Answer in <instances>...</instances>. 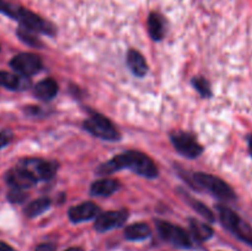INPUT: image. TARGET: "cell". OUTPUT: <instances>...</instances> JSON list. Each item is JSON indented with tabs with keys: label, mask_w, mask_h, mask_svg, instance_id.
Masks as SVG:
<instances>
[{
	"label": "cell",
	"mask_w": 252,
	"mask_h": 251,
	"mask_svg": "<svg viewBox=\"0 0 252 251\" xmlns=\"http://www.w3.org/2000/svg\"><path fill=\"white\" fill-rule=\"evenodd\" d=\"M192 85H193V88L201 94L202 97H211L212 96L211 85H209L207 79L201 78V76H196V78L192 79Z\"/></svg>",
	"instance_id": "cell-23"
},
{
	"label": "cell",
	"mask_w": 252,
	"mask_h": 251,
	"mask_svg": "<svg viewBox=\"0 0 252 251\" xmlns=\"http://www.w3.org/2000/svg\"><path fill=\"white\" fill-rule=\"evenodd\" d=\"M155 224H157V229L162 240L167 241L176 248H192L191 236L181 226L174 225V224L165 220H155Z\"/></svg>",
	"instance_id": "cell-5"
},
{
	"label": "cell",
	"mask_w": 252,
	"mask_h": 251,
	"mask_svg": "<svg viewBox=\"0 0 252 251\" xmlns=\"http://www.w3.org/2000/svg\"><path fill=\"white\" fill-rule=\"evenodd\" d=\"M12 137H14V134H12V132L10 129L1 130V132H0V149L6 147V145L12 140Z\"/></svg>",
	"instance_id": "cell-26"
},
{
	"label": "cell",
	"mask_w": 252,
	"mask_h": 251,
	"mask_svg": "<svg viewBox=\"0 0 252 251\" xmlns=\"http://www.w3.org/2000/svg\"><path fill=\"white\" fill-rule=\"evenodd\" d=\"M0 251H15V250L11 248V246L7 245L6 243H4V241H0Z\"/></svg>",
	"instance_id": "cell-28"
},
{
	"label": "cell",
	"mask_w": 252,
	"mask_h": 251,
	"mask_svg": "<svg viewBox=\"0 0 252 251\" xmlns=\"http://www.w3.org/2000/svg\"><path fill=\"white\" fill-rule=\"evenodd\" d=\"M148 31L154 41L162 39L165 33V21L158 12H152L148 17Z\"/></svg>",
	"instance_id": "cell-16"
},
{
	"label": "cell",
	"mask_w": 252,
	"mask_h": 251,
	"mask_svg": "<svg viewBox=\"0 0 252 251\" xmlns=\"http://www.w3.org/2000/svg\"><path fill=\"white\" fill-rule=\"evenodd\" d=\"M193 180L199 187L204 188L221 201H233L236 198L234 189L219 177L207 172H194Z\"/></svg>",
	"instance_id": "cell-3"
},
{
	"label": "cell",
	"mask_w": 252,
	"mask_h": 251,
	"mask_svg": "<svg viewBox=\"0 0 252 251\" xmlns=\"http://www.w3.org/2000/svg\"><path fill=\"white\" fill-rule=\"evenodd\" d=\"M21 166L26 167L38 180H49L56 175L58 164L42 159H26L21 162Z\"/></svg>",
	"instance_id": "cell-11"
},
{
	"label": "cell",
	"mask_w": 252,
	"mask_h": 251,
	"mask_svg": "<svg viewBox=\"0 0 252 251\" xmlns=\"http://www.w3.org/2000/svg\"><path fill=\"white\" fill-rule=\"evenodd\" d=\"M84 128L89 133H91L95 137L101 138V139L110 140V142L121 139L120 132L116 129L112 122L100 113H91L90 117L84 122Z\"/></svg>",
	"instance_id": "cell-4"
},
{
	"label": "cell",
	"mask_w": 252,
	"mask_h": 251,
	"mask_svg": "<svg viewBox=\"0 0 252 251\" xmlns=\"http://www.w3.org/2000/svg\"><path fill=\"white\" fill-rule=\"evenodd\" d=\"M150 234H152V229L145 223H134L125 229L126 239L130 241L144 240L148 236H150Z\"/></svg>",
	"instance_id": "cell-17"
},
{
	"label": "cell",
	"mask_w": 252,
	"mask_h": 251,
	"mask_svg": "<svg viewBox=\"0 0 252 251\" xmlns=\"http://www.w3.org/2000/svg\"><path fill=\"white\" fill-rule=\"evenodd\" d=\"M5 181H6L7 185H10L12 188L25 189L34 186V185L37 184V181H38V179H37L30 170H27L26 167L19 165V166L9 170V171L5 174Z\"/></svg>",
	"instance_id": "cell-9"
},
{
	"label": "cell",
	"mask_w": 252,
	"mask_h": 251,
	"mask_svg": "<svg viewBox=\"0 0 252 251\" xmlns=\"http://www.w3.org/2000/svg\"><path fill=\"white\" fill-rule=\"evenodd\" d=\"M16 20L20 22V26L34 32V33H43L48 34V36L56 34V27L51 22L46 21L37 14L24 9V7H20Z\"/></svg>",
	"instance_id": "cell-6"
},
{
	"label": "cell",
	"mask_w": 252,
	"mask_h": 251,
	"mask_svg": "<svg viewBox=\"0 0 252 251\" xmlns=\"http://www.w3.org/2000/svg\"><path fill=\"white\" fill-rule=\"evenodd\" d=\"M100 213V208L94 202H84L79 206H74L69 209L68 216L73 223H81V221L90 220L95 218Z\"/></svg>",
	"instance_id": "cell-12"
},
{
	"label": "cell",
	"mask_w": 252,
	"mask_h": 251,
	"mask_svg": "<svg viewBox=\"0 0 252 251\" xmlns=\"http://www.w3.org/2000/svg\"><path fill=\"white\" fill-rule=\"evenodd\" d=\"M120 188V182L115 179H101L93 182L90 193L93 196H111Z\"/></svg>",
	"instance_id": "cell-15"
},
{
	"label": "cell",
	"mask_w": 252,
	"mask_h": 251,
	"mask_svg": "<svg viewBox=\"0 0 252 251\" xmlns=\"http://www.w3.org/2000/svg\"><path fill=\"white\" fill-rule=\"evenodd\" d=\"M122 169H129L139 176L148 177V179H154L159 174L155 162L147 154L137 150H128L122 154L116 155L115 157L103 162L98 167L97 174L110 175Z\"/></svg>",
	"instance_id": "cell-1"
},
{
	"label": "cell",
	"mask_w": 252,
	"mask_h": 251,
	"mask_svg": "<svg viewBox=\"0 0 252 251\" xmlns=\"http://www.w3.org/2000/svg\"><path fill=\"white\" fill-rule=\"evenodd\" d=\"M56 250H57V248L54 244L43 243V244H39L34 251H56Z\"/></svg>",
	"instance_id": "cell-27"
},
{
	"label": "cell",
	"mask_w": 252,
	"mask_h": 251,
	"mask_svg": "<svg viewBox=\"0 0 252 251\" xmlns=\"http://www.w3.org/2000/svg\"><path fill=\"white\" fill-rule=\"evenodd\" d=\"M16 33H17V36H19V38L21 39L22 42H25L26 44H29V46L42 47L41 39L37 37V33H34V32L29 31V30H26V29H24V27L20 26L19 29H17Z\"/></svg>",
	"instance_id": "cell-22"
},
{
	"label": "cell",
	"mask_w": 252,
	"mask_h": 251,
	"mask_svg": "<svg viewBox=\"0 0 252 251\" xmlns=\"http://www.w3.org/2000/svg\"><path fill=\"white\" fill-rule=\"evenodd\" d=\"M170 139L176 152L189 159H194L203 153V148L196 139V137L187 132H180V130L172 132Z\"/></svg>",
	"instance_id": "cell-7"
},
{
	"label": "cell",
	"mask_w": 252,
	"mask_h": 251,
	"mask_svg": "<svg viewBox=\"0 0 252 251\" xmlns=\"http://www.w3.org/2000/svg\"><path fill=\"white\" fill-rule=\"evenodd\" d=\"M10 66L16 71L19 75L27 78L41 71L43 63L37 54L33 53H20L10 61Z\"/></svg>",
	"instance_id": "cell-8"
},
{
	"label": "cell",
	"mask_w": 252,
	"mask_h": 251,
	"mask_svg": "<svg viewBox=\"0 0 252 251\" xmlns=\"http://www.w3.org/2000/svg\"><path fill=\"white\" fill-rule=\"evenodd\" d=\"M65 251H84V250L81 248H70V249H68V250H65Z\"/></svg>",
	"instance_id": "cell-30"
},
{
	"label": "cell",
	"mask_w": 252,
	"mask_h": 251,
	"mask_svg": "<svg viewBox=\"0 0 252 251\" xmlns=\"http://www.w3.org/2000/svg\"><path fill=\"white\" fill-rule=\"evenodd\" d=\"M189 228L194 238L199 241H206L213 236L214 231L208 224L199 221L198 219H189Z\"/></svg>",
	"instance_id": "cell-18"
},
{
	"label": "cell",
	"mask_w": 252,
	"mask_h": 251,
	"mask_svg": "<svg viewBox=\"0 0 252 251\" xmlns=\"http://www.w3.org/2000/svg\"><path fill=\"white\" fill-rule=\"evenodd\" d=\"M20 7L21 6H15V5L10 4V2L5 1V0H0V12L11 17V19L16 20Z\"/></svg>",
	"instance_id": "cell-24"
},
{
	"label": "cell",
	"mask_w": 252,
	"mask_h": 251,
	"mask_svg": "<svg viewBox=\"0 0 252 251\" xmlns=\"http://www.w3.org/2000/svg\"><path fill=\"white\" fill-rule=\"evenodd\" d=\"M218 211L221 224L229 231H231L236 238L252 246V228L250 224L246 223L233 209L228 208V207L219 206Z\"/></svg>",
	"instance_id": "cell-2"
},
{
	"label": "cell",
	"mask_w": 252,
	"mask_h": 251,
	"mask_svg": "<svg viewBox=\"0 0 252 251\" xmlns=\"http://www.w3.org/2000/svg\"><path fill=\"white\" fill-rule=\"evenodd\" d=\"M128 219V212L126 209L121 211H108L96 217L95 229L100 233L111 230V229L122 226Z\"/></svg>",
	"instance_id": "cell-10"
},
{
	"label": "cell",
	"mask_w": 252,
	"mask_h": 251,
	"mask_svg": "<svg viewBox=\"0 0 252 251\" xmlns=\"http://www.w3.org/2000/svg\"><path fill=\"white\" fill-rule=\"evenodd\" d=\"M24 85V76H17L15 74L0 70V86L9 90H20Z\"/></svg>",
	"instance_id": "cell-21"
},
{
	"label": "cell",
	"mask_w": 252,
	"mask_h": 251,
	"mask_svg": "<svg viewBox=\"0 0 252 251\" xmlns=\"http://www.w3.org/2000/svg\"><path fill=\"white\" fill-rule=\"evenodd\" d=\"M127 64L130 71L138 78H143L148 73V64L140 52L135 49H129L127 53Z\"/></svg>",
	"instance_id": "cell-13"
},
{
	"label": "cell",
	"mask_w": 252,
	"mask_h": 251,
	"mask_svg": "<svg viewBox=\"0 0 252 251\" xmlns=\"http://www.w3.org/2000/svg\"><path fill=\"white\" fill-rule=\"evenodd\" d=\"M248 140H249V152H250V155L252 157V134L249 135Z\"/></svg>",
	"instance_id": "cell-29"
},
{
	"label": "cell",
	"mask_w": 252,
	"mask_h": 251,
	"mask_svg": "<svg viewBox=\"0 0 252 251\" xmlns=\"http://www.w3.org/2000/svg\"><path fill=\"white\" fill-rule=\"evenodd\" d=\"M27 198V194L24 189H20V188H12L11 191H9L7 193V199H9L11 203H24Z\"/></svg>",
	"instance_id": "cell-25"
},
{
	"label": "cell",
	"mask_w": 252,
	"mask_h": 251,
	"mask_svg": "<svg viewBox=\"0 0 252 251\" xmlns=\"http://www.w3.org/2000/svg\"><path fill=\"white\" fill-rule=\"evenodd\" d=\"M49 206H51V199L47 198V197H42V198H37L27 204L24 212L29 218H34V217L46 212L49 208Z\"/></svg>",
	"instance_id": "cell-19"
},
{
	"label": "cell",
	"mask_w": 252,
	"mask_h": 251,
	"mask_svg": "<svg viewBox=\"0 0 252 251\" xmlns=\"http://www.w3.org/2000/svg\"><path fill=\"white\" fill-rule=\"evenodd\" d=\"M182 194H184V198L186 199V202L189 204V207L193 208L198 214H201L204 219H207V220L211 221V223H213V221L216 220V217H214L213 212H212L208 207L204 206L201 201L189 196V193H186V192H182Z\"/></svg>",
	"instance_id": "cell-20"
},
{
	"label": "cell",
	"mask_w": 252,
	"mask_h": 251,
	"mask_svg": "<svg viewBox=\"0 0 252 251\" xmlns=\"http://www.w3.org/2000/svg\"><path fill=\"white\" fill-rule=\"evenodd\" d=\"M33 93L36 95V97L44 101H49L56 97L57 93H58V84L52 78L44 79V80L36 84V86L33 89Z\"/></svg>",
	"instance_id": "cell-14"
}]
</instances>
